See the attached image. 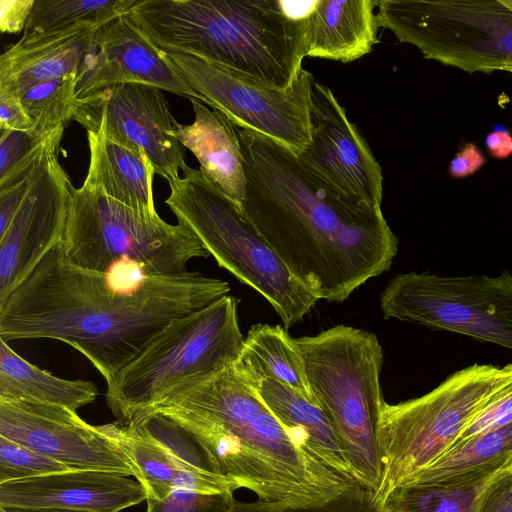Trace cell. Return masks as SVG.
Listing matches in <instances>:
<instances>
[{
  "label": "cell",
  "instance_id": "6da1fadb",
  "mask_svg": "<svg viewBox=\"0 0 512 512\" xmlns=\"http://www.w3.org/2000/svg\"><path fill=\"white\" fill-rule=\"evenodd\" d=\"M237 130L247 179L242 213L318 300L342 302L389 270L398 239L381 207L340 193L272 138Z\"/></svg>",
  "mask_w": 512,
  "mask_h": 512
},
{
  "label": "cell",
  "instance_id": "7a4b0ae2",
  "mask_svg": "<svg viewBox=\"0 0 512 512\" xmlns=\"http://www.w3.org/2000/svg\"><path fill=\"white\" fill-rule=\"evenodd\" d=\"M229 291L197 271L121 282L73 264L59 243L0 304V338L64 342L108 382L172 320Z\"/></svg>",
  "mask_w": 512,
  "mask_h": 512
},
{
  "label": "cell",
  "instance_id": "3957f363",
  "mask_svg": "<svg viewBox=\"0 0 512 512\" xmlns=\"http://www.w3.org/2000/svg\"><path fill=\"white\" fill-rule=\"evenodd\" d=\"M152 413L178 424L215 473L260 501L310 507L360 486L327 467L283 426L233 365L188 386Z\"/></svg>",
  "mask_w": 512,
  "mask_h": 512
},
{
  "label": "cell",
  "instance_id": "277c9868",
  "mask_svg": "<svg viewBox=\"0 0 512 512\" xmlns=\"http://www.w3.org/2000/svg\"><path fill=\"white\" fill-rule=\"evenodd\" d=\"M287 4L136 0L127 15L163 51L200 57L286 89L305 57V13L294 15Z\"/></svg>",
  "mask_w": 512,
  "mask_h": 512
},
{
  "label": "cell",
  "instance_id": "5b68a950",
  "mask_svg": "<svg viewBox=\"0 0 512 512\" xmlns=\"http://www.w3.org/2000/svg\"><path fill=\"white\" fill-rule=\"evenodd\" d=\"M238 299L225 295L172 320L107 383V405L121 424L148 417L159 405L233 365L243 347Z\"/></svg>",
  "mask_w": 512,
  "mask_h": 512
},
{
  "label": "cell",
  "instance_id": "8992f818",
  "mask_svg": "<svg viewBox=\"0 0 512 512\" xmlns=\"http://www.w3.org/2000/svg\"><path fill=\"white\" fill-rule=\"evenodd\" d=\"M294 342L314 399L341 441L353 478L375 493L382 473L376 430L385 403L377 336L337 325Z\"/></svg>",
  "mask_w": 512,
  "mask_h": 512
},
{
  "label": "cell",
  "instance_id": "52a82bcc",
  "mask_svg": "<svg viewBox=\"0 0 512 512\" xmlns=\"http://www.w3.org/2000/svg\"><path fill=\"white\" fill-rule=\"evenodd\" d=\"M60 247L84 269L145 276L180 275L191 259L210 256L187 226L138 212L85 180L80 188L71 187Z\"/></svg>",
  "mask_w": 512,
  "mask_h": 512
},
{
  "label": "cell",
  "instance_id": "ba28073f",
  "mask_svg": "<svg viewBox=\"0 0 512 512\" xmlns=\"http://www.w3.org/2000/svg\"><path fill=\"white\" fill-rule=\"evenodd\" d=\"M511 379L512 363H476L453 372L420 397L385 402L376 430L382 467L376 503L384 506L394 490L447 451Z\"/></svg>",
  "mask_w": 512,
  "mask_h": 512
},
{
  "label": "cell",
  "instance_id": "9c48e42d",
  "mask_svg": "<svg viewBox=\"0 0 512 512\" xmlns=\"http://www.w3.org/2000/svg\"><path fill=\"white\" fill-rule=\"evenodd\" d=\"M167 182L165 203L178 223L197 236L219 266L261 294L286 328L300 322L317 297L288 270L240 205L189 166L183 178Z\"/></svg>",
  "mask_w": 512,
  "mask_h": 512
},
{
  "label": "cell",
  "instance_id": "30bf717a",
  "mask_svg": "<svg viewBox=\"0 0 512 512\" xmlns=\"http://www.w3.org/2000/svg\"><path fill=\"white\" fill-rule=\"evenodd\" d=\"M377 26L426 59L469 73L512 67V10L501 0H376Z\"/></svg>",
  "mask_w": 512,
  "mask_h": 512
},
{
  "label": "cell",
  "instance_id": "8fae6325",
  "mask_svg": "<svg viewBox=\"0 0 512 512\" xmlns=\"http://www.w3.org/2000/svg\"><path fill=\"white\" fill-rule=\"evenodd\" d=\"M385 319L422 325L512 351V274L402 273L380 296Z\"/></svg>",
  "mask_w": 512,
  "mask_h": 512
},
{
  "label": "cell",
  "instance_id": "7c38bea8",
  "mask_svg": "<svg viewBox=\"0 0 512 512\" xmlns=\"http://www.w3.org/2000/svg\"><path fill=\"white\" fill-rule=\"evenodd\" d=\"M166 52V51H165ZM178 74L201 102L224 113L238 128L255 131L296 155L311 141L310 94L313 75L302 68L286 89L200 57L166 52Z\"/></svg>",
  "mask_w": 512,
  "mask_h": 512
},
{
  "label": "cell",
  "instance_id": "4fadbf2b",
  "mask_svg": "<svg viewBox=\"0 0 512 512\" xmlns=\"http://www.w3.org/2000/svg\"><path fill=\"white\" fill-rule=\"evenodd\" d=\"M0 436L71 470L118 473L140 479L116 434V422L91 425L69 408L0 398Z\"/></svg>",
  "mask_w": 512,
  "mask_h": 512
},
{
  "label": "cell",
  "instance_id": "5bb4252c",
  "mask_svg": "<svg viewBox=\"0 0 512 512\" xmlns=\"http://www.w3.org/2000/svg\"><path fill=\"white\" fill-rule=\"evenodd\" d=\"M73 120L147 157L167 181L188 168L173 134L176 120L156 87L125 83L94 90L77 100Z\"/></svg>",
  "mask_w": 512,
  "mask_h": 512
},
{
  "label": "cell",
  "instance_id": "9a60e30c",
  "mask_svg": "<svg viewBox=\"0 0 512 512\" xmlns=\"http://www.w3.org/2000/svg\"><path fill=\"white\" fill-rule=\"evenodd\" d=\"M64 130L54 133L29 177L20 207L0 234V304L62 241L73 186L58 159Z\"/></svg>",
  "mask_w": 512,
  "mask_h": 512
},
{
  "label": "cell",
  "instance_id": "2e32d148",
  "mask_svg": "<svg viewBox=\"0 0 512 512\" xmlns=\"http://www.w3.org/2000/svg\"><path fill=\"white\" fill-rule=\"evenodd\" d=\"M116 434L134 462L146 500H161L175 489L203 494L233 493L238 485L215 473L191 436L162 414L137 423L116 422Z\"/></svg>",
  "mask_w": 512,
  "mask_h": 512
},
{
  "label": "cell",
  "instance_id": "e0dca14e",
  "mask_svg": "<svg viewBox=\"0 0 512 512\" xmlns=\"http://www.w3.org/2000/svg\"><path fill=\"white\" fill-rule=\"evenodd\" d=\"M310 124L311 141L298 155L301 163L340 193L381 207L380 164L333 91L315 79L310 94Z\"/></svg>",
  "mask_w": 512,
  "mask_h": 512
},
{
  "label": "cell",
  "instance_id": "ac0fdd59",
  "mask_svg": "<svg viewBox=\"0 0 512 512\" xmlns=\"http://www.w3.org/2000/svg\"><path fill=\"white\" fill-rule=\"evenodd\" d=\"M92 65L76 87L77 97L116 84L137 83L201 101L157 47L127 15L96 31Z\"/></svg>",
  "mask_w": 512,
  "mask_h": 512
},
{
  "label": "cell",
  "instance_id": "d6986e66",
  "mask_svg": "<svg viewBox=\"0 0 512 512\" xmlns=\"http://www.w3.org/2000/svg\"><path fill=\"white\" fill-rule=\"evenodd\" d=\"M146 500L135 478L94 470H66L0 483V507L120 512Z\"/></svg>",
  "mask_w": 512,
  "mask_h": 512
},
{
  "label": "cell",
  "instance_id": "ffe728a7",
  "mask_svg": "<svg viewBox=\"0 0 512 512\" xmlns=\"http://www.w3.org/2000/svg\"><path fill=\"white\" fill-rule=\"evenodd\" d=\"M97 30L24 33L0 56V90L21 96L42 81L68 75L82 78L96 53Z\"/></svg>",
  "mask_w": 512,
  "mask_h": 512
},
{
  "label": "cell",
  "instance_id": "44dd1931",
  "mask_svg": "<svg viewBox=\"0 0 512 512\" xmlns=\"http://www.w3.org/2000/svg\"><path fill=\"white\" fill-rule=\"evenodd\" d=\"M195 119L175 121L173 134L200 164V172L227 197L241 204L246 194V173L237 126L222 112L190 99Z\"/></svg>",
  "mask_w": 512,
  "mask_h": 512
},
{
  "label": "cell",
  "instance_id": "7402d4cb",
  "mask_svg": "<svg viewBox=\"0 0 512 512\" xmlns=\"http://www.w3.org/2000/svg\"><path fill=\"white\" fill-rule=\"evenodd\" d=\"M376 0L312 1L304 15L305 57L349 63L377 43Z\"/></svg>",
  "mask_w": 512,
  "mask_h": 512
},
{
  "label": "cell",
  "instance_id": "603a6c76",
  "mask_svg": "<svg viewBox=\"0 0 512 512\" xmlns=\"http://www.w3.org/2000/svg\"><path fill=\"white\" fill-rule=\"evenodd\" d=\"M510 467L512 422L455 442L402 486H459L483 482Z\"/></svg>",
  "mask_w": 512,
  "mask_h": 512
},
{
  "label": "cell",
  "instance_id": "cb8c5ba5",
  "mask_svg": "<svg viewBox=\"0 0 512 512\" xmlns=\"http://www.w3.org/2000/svg\"><path fill=\"white\" fill-rule=\"evenodd\" d=\"M90 163L85 181L138 212L157 214L155 170L147 157L103 135L87 131Z\"/></svg>",
  "mask_w": 512,
  "mask_h": 512
},
{
  "label": "cell",
  "instance_id": "d4e9b609",
  "mask_svg": "<svg viewBox=\"0 0 512 512\" xmlns=\"http://www.w3.org/2000/svg\"><path fill=\"white\" fill-rule=\"evenodd\" d=\"M254 389L278 421L299 436L327 467L355 481L341 441L316 401L271 378Z\"/></svg>",
  "mask_w": 512,
  "mask_h": 512
},
{
  "label": "cell",
  "instance_id": "484cf974",
  "mask_svg": "<svg viewBox=\"0 0 512 512\" xmlns=\"http://www.w3.org/2000/svg\"><path fill=\"white\" fill-rule=\"evenodd\" d=\"M233 367L253 388L271 378L315 401L301 353L294 339L281 326L253 325Z\"/></svg>",
  "mask_w": 512,
  "mask_h": 512
},
{
  "label": "cell",
  "instance_id": "4316f807",
  "mask_svg": "<svg viewBox=\"0 0 512 512\" xmlns=\"http://www.w3.org/2000/svg\"><path fill=\"white\" fill-rule=\"evenodd\" d=\"M97 395L93 382L54 376L22 358L0 338V398L38 401L77 412Z\"/></svg>",
  "mask_w": 512,
  "mask_h": 512
},
{
  "label": "cell",
  "instance_id": "83f0119b",
  "mask_svg": "<svg viewBox=\"0 0 512 512\" xmlns=\"http://www.w3.org/2000/svg\"><path fill=\"white\" fill-rule=\"evenodd\" d=\"M136 0H36L24 33L99 29L128 14Z\"/></svg>",
  "mask_w": 512,
  "mask_h": 512
},
{
  "label": "cell",
  "instance_id": "f1b7e54d",
  "mask_svg": "<svg viewBox=\"0 0 512 512\" xmlns=\"http://www.w3.org/2000/svg\"><path fill=\"white\" fill-rule=\"evenodd\" d=\"M77 75L42 81L31 86L21 96V102L35 123L37 133L49 136L74 119L80 81Z\"/></svg>",
  "mask_w": 512,
  "mask_h": 512
},
{
  "label": "cell",
  "instance_id": "f546056e",
  "mask_svg": "<svg viewBox=\"0 0 512 512\" xmlns=\"http://www.w3.org/2000/svg\"><path fill=\"white\" fill-rule=\"evenodd\" d=\"M487 481L459 486L406 485L394 490L384 506L390 512H473L475 499Z\"/></svg>",
  "mask_w": 512,
  "mask_h": 512
},
{
  "label": "cell",
  "instance_id": "4dcf8cb0",
  "mask_svg": "<svg viewBox=\"0 0 512 512\" xmlns=\"http://www.w3.org/2000/svg\"><path fill=\"white\" fill-rule=\"evenodd\" d=\"M54 133L44 136L35 130L0 131V190L30 177Z\"/></svg>",
  "mask_w": 512,
  "mask_h": 512
},
{
  "label": "cell",
  "instance_id": "1f68e13d",
  "mask_svg": "<svg viewBox=\"0 0 512 512\" xmlns=\"http://www.w3.org/2000/svg\"><path fill=\"white\" fill-rule=\"evenodd\" d=\"M228 512H390V510L376 503L374 492L355 486L321 505L290 507L260 500L244 502L234 499Z\"/></svg>",
  "mask_w": 512,
  "mask_h": 512
},
{
  "label": "cell",
  "instance_id": "d6a6232c",
  "mask_svg": "<svg viewBox=\"0 0 512 512\" xmlns=\"http://www.w3.org/2000/svg\"><path fill=\"white\" fill-rule=\"evenodd\" d=\"M71 470L27 446L0 436V483Z\"/></svg>",
  "mask_w": 512,
  "mask_h": 512
},
{
  "label": "cell",
  "instance_id": "836d02e7",
  "mask_svg": "<svg viewBox=\"0 0 512 512\" xmlns=\"http://www.w3.org/2000/svg\"><path fill=\"white\" fill-rule=\"evenodd\" d=\"M234 499L233 493L203 494L180 488L164 499L146 500V512H228Z\"/></svg>",
  "mask_w": 512,
  "mask_h": 512
},
{
  "label": "cell",
  "instance_id": "e575fe53",
  "mask_svg": "<svg viewBox=\"0 0 512 512\" xmlns=\"http://www.w3.org/2000/svg\"><path fill=\"white\" fill-rule=\"evenodd\" d=\"M473 512H512V467L497 473L483 485Z\"/></svg>",
  "mask_w": 512,
  "mask_h": 512
},
{
  "label": "cell",
  "instance_id": "d590c367",
  "mask_svg": "<svg viewBox=\"0 0 512 512\" xmlns=\"http://www.w3.org/2000/svg\"><path fill=\"white\" fill-rule=\"evenodd\" d=\"M34 128L35 123L26 112L20 96L0 90V131H29Z\"/></svg>",
  "mask_w": 512,
  "mask_h": 512
},
{
  "label": "cell",
  "instance_id": "8d00e7d4",
  "mask_svg": "<svg viewBox=\"0 0 512 512\" xmlns=\"http://www.w3.org/2000/svg\"><path fill=\"white\" fill-rule=\"evenodd\" d=\"M35 1L36 0H1V32L14 34L24 31Z\"/></svg>",
  "mask_w": 512,
  "mask_h": 512
},
{
  "label": "cell",
  "instance_id": "74e56055",
  "mask_svg": "<svg viewBox=\"0 0 512 512\" xmlns=\"http://www.w3.org/2000/svg\"><path fill=\"white\" fill-rule=\"evenodd\" d=\"M28 183L29 178L0 190V234L7 229L14 218L26 194Z\"/></svg>",
  "mask_w": 512,
  "mask_h": 512
},
{
  "label": "cell",
  "instance_id": "f35d334b",
  "mask_svg": "<svg viewBox=\"0 0 512 512\" xmlns=\"http://www.w3.org/2000/svg\"><path fill=\"white\" fill-rule=\"evenodd\" d=\"M486 162L481 151L468 143L456 154L449 165V174L454 178H463L478 171Z\"/></svg>",
  "mask_w": 512,
  "mask_h": 512
},
{
  "label": "cell",
  "instance_id": "ab89813d",
  "mask_svg": "<svg viewBox=\"0 0 512 512\" xmlns=\"http://www.w3.org/2000/svg\"><path fill=\"white\" fill-rule=\"evenodd\" d=\"M488 152L497 159H505L512 154V136L505 129L495 130L485 139Z\"/></svg>",
  "mask_w": 512,
  "mask_h": 512
},
{
  "label": "cell",
  "instance_id": "60d3db41",
  "mask_svg": "<svg viewBox=\"0 0 512 512\" xmlns=\"http://www.w3.org/2000/svg\"><path fill=\"white\" fill-rule=\"evenodd\" d=\"M0 512H90L68 509H29V508H13V507H0Z\"/></svg>",
  "mask_w": 512,
  "mask_h": 512
},
{
  "label": "cell",
  "instance_id": "b9f144b4",
  "mask_svg": "<svg viewBox=\"0 0 512 512\" xmlns=\"http://www.w3.org/2000/svg\"><path fill=\"white\" fill-rule=\"evenodd\" d=\"M508 8L512 10V0H501Z\"/></svg>",
  "mask_w": 512,
  "mask_h": 512
},
{
  "label": "cell",
  "instance_id": "7bdbcfd3",
  "mask_svg": "<svg viewBox=\"0 0 512 512\" xmlns=\"http://www.w3.org/2000/svg\"><path fill=\"white\" fill-rule=\"evenodd\" d=\"M505 71H508V72L512 73V67H511V68L506 69Z\"/></svg>",
  "mask_w": 512,
  "mask_h": 512
}]
</instances>
